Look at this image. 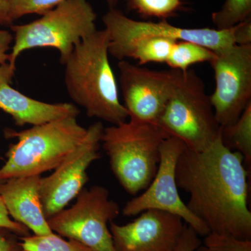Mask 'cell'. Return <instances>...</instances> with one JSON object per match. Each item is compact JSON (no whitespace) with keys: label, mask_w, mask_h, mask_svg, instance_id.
Listing matches in <instances>:
<instances>
[{"label":"cell","mask_w":251,"mask_h":251,"mask_svg":"<svg viewBox=\"0 0 251 251\" xmlns=\"http://www.w3.org/2000/svg\"><path fill=\"white\" fill-rule=\"evenodd\" d=\"M177 41L166 37H149L140 39L127 46L117 59H136L140 65L148 63H166L175 43Z\"/></svg>","instance_id":"cell-16"},{"label":"cell","mask_w":251,"mask_h":251,"mask_svg":"<svg viewBox=\"0 0 251 251\" xmlns=\"http://www.w3.org/2000/svg\"><path fill=\"white\" fill-rule=\"evenodd\" d=\"M248 177L244 157L226 146L222 133L202 151L185 147L176 164V184L189 194V210L210 232L244 240H251Z\"/></svg>","instance_id":"cell-1"},{"label":"cell","mask_w":251,"mask_h":251,"mask_svg":"<svg viewBox=\"0 0 251 251\" xmlns=\"http://www.w3.org/2000/svg\"><path fill=\"white\" fill-rule=\"evenodd\" d=\"M103 23L109 36V54L116 59L127 46L149 37L190 41L214 52L235 45V26L227 29L182 28L169 24L166 21L158 23L135 21L115 8L110 9L104 15Z\"/></svg>","instance_id":"cell-8"},{"label":"cell","mask_w":251,"mask_h":251,"mask_svg":"<svg viewBox=\"0 0 251 251\" xmlns=\"http://www.w3.org/2000/svg\"><path fill=\"white\" fill-rule=\"evenodd\" d=\"M234 42L238 46L251 45V18L235 26Z\"/></svg>","instance_id":"cell-27"},{"label":"cell","mask_w":251,"mask_h":251,"mask_svg":"<svg viewBox=\"0 0 251 251\" xmlns=\"http://www.w3.org/2000/svg\"><path fill=\"white\" fill-rule=\"evenodd\" d=\"M40 175L5 180L0 196L11 219L23 225L34 235L54 233L48 224L39 194Z\"/></svg>","instance_id":"cell-14"},{"label":"cell","mask_w":251,"mask_h":251,"mask_svg":"<svg viewBox=\"0 0 251 251\" xmlns=\"http://www.w3.org/2000/svg\"><path fill=\"white\" fill-rule=\"evenodd\" d=\"M108 49L105 29L82 39L64 64V82L69 97L85 109L87 116L119 125L129 117L120 100Z\"/></svg>","instance_id":"cell-2"},{"label":"cell","mask_w":251,"mask_h":251,"mask_svg":"<svg viewBox=\"0 0 251 251\" xmlns=\"http://www.w3.org/2000/svg\"><path fill=\"white\" fill-rule=\"evenodd\" d=\"M3 181H0V185H1V183H2V182H3Z\"/></svg>","instance_id":"cell-32"},{"label":"cell","mask_w":251,"mask_h":251,"mask_svg":"<svg viewBox=\"0 0 251 251\" xmlns=\"http://www.w3.org/2000/svg\"><path fill=\"white\" fill-rule=\"evenodd\" d=\"M200 237L192 227L186 225L173 251H206Z\"/></svg>","instance_id":"cell-24"},{"label":"cell","mask_w":251,"mask_h":251,"mask_svg":"<svg viewBox=\"0 0 251 251\" xmlns=\"http://www.w3.org/2000/svg\"><path fill=\"white\" fill-rule=\"evenodd\" d=\"M120 213L102 186L82 189L75 204L47 219L50 228L60 237L77 241L93 251H116L109 224Z\"/></svg>","instance_id":"cell-7"},{"label":"cell","mask_w":251,"mask_h":251,"mask_svg":"<svg viewBox=\"0 0 251 251\" xmlns=\"http://www.w3.org/2000/svg\"><path fill=\"white\" fill-rule=\"evenodd\" d=\"M104 127L97 122L87 130L84 139L54 169L40 179L39 194L46 219L52 217L78 196L88 181L87 169L100 158Z\"/></svg>","instance_id":"cell-11"},{"label":"cell","mask_w":251,"mask_h":251,"mask_svg":"<svg viewBox=\"0 0 251 251\" xmlns=\"http://www.w3.org/2000/svg\"><path fill=\"white\" fill-rule=\"evenodd\" d=\"M181 140L168 137L160 147L158 170L151 184L140 196H135L122 209L126 216H134L150 209L166 211L179 216L201 237L210 232L207 226L196 217L180 197L176 181L178 160L184 151Z\"/></svg>","instance_id":"cell-9"},{"label":"cell","mask_w":251,"mask_h":251,"mask_svg":"<svg viewBox=\"0 0 251 251\" xmlns=\"http://www.w3.org/2000/svg\"><path fill=\"white\" fill-rule=\"evenodd\" d=\"M215 57V52L196 43L176 41L166 64L174 70L186 72L191 66L198 63L209 62Z\"/></svg>","instance_id":"cell-18"},{"label":"cell","mask_w":251,"mask_h":251,"mask_svg":"<svg viewBox=\"0 0 251 251\" xmlns=\"http://www.w3.org/2000/svg\"><path fill=\"white\" fill-rule=\"evenodd\" d=\"M156 125L193 151L204 150L217 139L222 127L216 120L210 96L196 72H179L177 80Z\"/></svg>","instance_id":"cell-5"},{"label":"cell","mask_w":251,"mask_h":251,"mask_svg":"<svg viewBox=\"0 0 251 251\" xmlns=\"http://www.w3.org/2000/svg\"><path fill=\"white\" fill-rule=\"evenodd\" d=\"M0 228L8 229L20 237L29 235V229L23 225L11 219L0 196Z\"/></svg>","instance_id":"cell-25"},{"label":"cell","mask_w":251,"mask_h":251,"mask_svg":"<svg viewBox=\"0 0 251 251\" xmlns=\"http://www.w3.org/2000/svg\"><path fill=\"white\" fill-rule=\"evenodd\" d=\"M104 1L108 5L110 9H113V8H115V6H116L118 0H104Z\"/></svg>","instance_id":"cell-31"},{"label":"cell","mask_w":251,"mask_h":251,"mask_svg":"<svg viewBox=\"0 0 251 251\" xmlns=\"http://www.w3.org/2000/svg\"><path fill=\"white\" fill-rule=\"evenodd\" d=\"M222 139L226 146L240 153L245 166L251 163V103L233 125L222 128Z\"/></svg>","instance_id":"cell-17"},{"label":"cell","mask_w":251,"mask_h":251,"mask_svg":"<svg viewBox=\"0 0 251 251\" xmlns=\"http://www.w3.org/2000/svg\"><path fill=\"white\" fill-rule=\"evenodd\" d=\"M97 14L87 0H65L27 24L11 26L14 46L8 63L16 67L20 54L34 48L58 50L64 64L74 47L97 30Z\"/></svg>","instance_id":"cell-6"},{"label":"cell","mask_w":251,"mask_h":251,"mask_svg":"<svg viewBox=\"0 0 251 251\" xmlns=\"http://www.w3.org/2000/svg\"><path fill=\"white\" fill-rule=\"evenodd\" d=\"M166 133L156 125L130 120L103 129L101 143L115 177L135 196L151 184Z\"/></svg>","instance_id":"cell-3"},{"label":"cell","mask_w":251,"mask_h":251,"mask_svg":"<svg viewBox=\"0 0 251 251\" xmlns=\"http://www.w3.org/2000/svg\"><path fill=\"white\" fill-rule=\"evenodd\" d=\"M204 237L203 245L206 251H251V240H244L209 232Z\"/></svg>","instance_id":"cell-23"},{"label":"cell","mask_w":251,"mask_h":251,"mask_svg":"<svg viewBox=\"0 0 251 251\" xmlns=\"http://www.w3.org/2000/svg\"><path fill=\"white\" fill-rule=\"evenodd\" d=\"M20 239L25 251H93L77 241L66 240L55 233L46 236L29 234Z\"/></svg>","instance_id":"cell-19"},{"label":"cell","mask_w":251,"mask_h":251,"mask_svg":"<svg viewBox=\"0 0 251 251\" xmlns=\"http://www.w3.org/2000/svg\"><path fill=\"white\" fill-rule=\"evenodd\" d=\"M0 109L12 117L19 126H38L67 117H76L80 110L74 104L49 103L31 99L10 84L0 87Z\"/></svg>","instance_id":"cell-15"},{"label":"cell","mask_w":251,"mask_h":251,"mask_svg":"<svg viewBox=\"0 0 251 251\" xmlns=\"http://www.w3.org/2000/svg\"><path fill=\"white\" fill-rule=\"evenodd\" d=\"M13 41L14 36L9 31L0 29V64H6L9 61L7 52Z\"/></svg>","instance_id":"cell-28"},{"label":"cell","mask_w":251,"mask_h":251,"mask_svg":"<svg viewBox=\"0 0 251 251\" xmlns=\"http://www.w3.org/2000/svg\"><path fill=\"white\" fill-rule=\"evenodd\" d=\"M251 0H225L222 7L213 13L216 29H227L251 18Z\"/></svg>","instance_id":"cell-20"},{"label":"cell","mask_w":251,"mask_h":251,"mask_svg":"<svg viewBox=\"0 0 251 251\" xmlns=\"http://www.w3.org/2000/svg\"><path fill=\"white\" fill-rule=\"evenodd\" d=\"M214 52L210 64L216 85L210 100L224 128L235 123L251 103V45H233Z\"/></svg>","instance_id":"cell-10"},{"label":"cell","mask_w":251,"mask_h":251,"mask_svg":"<svg viewBox=\"0 0 251 251\" xmlns=\"http://www.w3.org/2000/svg\"><path fill=\"white\" fill-rule=\"evenodd\" d=\"M7 11H6V6L3 0H0V25L11 24Z\"/></svg>","instance_id":"cell-30"},{"label":"cell","mask_w":251,"mask_h":251,"mask_svg":"<svg viewBox=\"0 0 251 251\" xmlns=\"http://www.w3.org/2000/svg\"><path fill=\"white\" fill-rule=\"evenodd\" d=\"M0 251H25L21 239L8 229L0 228Z\"/></svg>","instance_id":"cell-26"},{"label":"cell","mask_w":251,"mask_h":251,"mask_svg":"<svg viewBox=\"0 0 251 251\" xmlns=\"http://www.w3.org/2000/svg\"><path fill=\"white\" fill-rule=\"evenodd\" d=\"M16 67H13L9 63L0 64V87L4 84H10L12 82L14 76Z\"/></svg>","instance_id":"cell-29"},{"label":"cell","mask_w":251,"mask_h":251,"mask_svg":"<svg viewBox=\"0 0 251 251\" xmlns=\"http://www.w3.org/2000/svg\"><path fill=\"white\" fill-rule=\"evenodd\" d=\"M120 83L130 120L156 125L164 110L179 71L150 70L120 61Z\"/></svg>","instance_id":"cell-12"},{"label":"cell","mask_w":251,"mask_h":251,"mask_svg":"<svg viewBox=\"0 0 251 251\" xmlns=\"http://www.w3.org/2000/svg\"><path fill=\"white\" fill-rule=\"evenodd\" d=\"M11 23L29 14L43 15L65 0H3Z\"/></svg>","instance_id":"cell-22"},{"label":"cell","mask_w":251,"mask_h":251,"mask_svg":"<svg viewBox=\"0 0 251 251\" xmlns=\"http://www.w3.org/2000/svg\"><path fill=\"white\" fill-rule=\"evenodd\" d=\"M179 216L150 209L131 222L109 224L116 251H173L185 226Z\"/></svg>","instance_id":"cell-13"},{"label":"cell","mask_w":251,"mask_h":251,"mask_svg":"<svg viewBox=\"0 0 251 251\" xmlns=\"http://www.w3.org/2000/svg\"><path fill=\"white\" fill-rule=\"evenodd\" d=\"M128 2L142 16L163 20L174 16L182 7L181 0H128Z\"/></svg>","instance_id":"cell-21"},{"label":"cell","mask_w":251,"mask_h":251,"mask_svg":"<svg viewBox=\"0 0 251 251\" xmlns=\"http://www.w3.org/2000/svg\"><path fill=\"white\" fill-rule=\"evenodd\" d=\"M87 130L76 117H67L22 131L7 130L6 136L18 142L11 145L7 160L0 168V181L55 169L82 141Z\"/></svg>","instance_id":"cell-4"}]
</instances>
